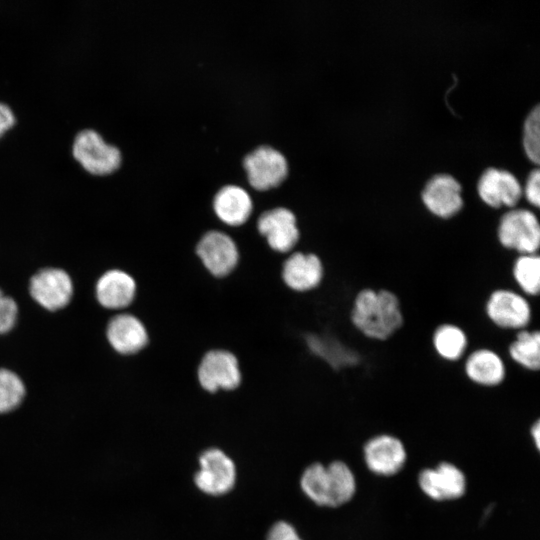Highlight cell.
<instances>
[{
    "label": "cell",
    "instance_id": "obj_1",
    "mask_svg": "<svg viewBox=\"0 0 540 540\" xmlns=\"http://www.w3.org/2000/svg\"><path fill=\"white\" fill-rule=\"evenodd\" d=\"M349 322L354 331L365 340L388 342L405 325L402 301L390 289L363 287L351 301Z\"/></svg>",
    "mask_w": 540,
    "mask_h": 540
},
{
    "label": "cell",
    "instance_id": "obj_2",
    "mask_svg": "<svg viewBox=\"0 0 540 540\" xmlns=\"http://www.w3.org/2000/svg\"><path fill=\"white\" fill-rule=\"evenodd\" d=\"M539 312V299L532 300L511 286L494 288L483 303L487 323L506 334L539 327Z\"/></svg>",
    "mask_w": 540,
    "mask_h": 540
},
{
    "label": "cell",
    "instance_id": "obj_3",
    "mask_svg": "<svg viewBox=\"0 0 540 540\" xmlns=\"http://www.w3.org/2000/svg\"><path fill=\"white\" fill-rule=\"evenodd\" d=\"M304 493L316 504L337 507L349 501L355 492V479L348 466L335 461L324 467L310 465L301 477Z\"/></svg>",
    "mask_w": 540,
    "mask_h": 540
},
{
    "label": "cell",
    "instance_id": "obj_4",
    "mask_svg": "<svg viewBox=\"0 0 540 540\" xmlns=\"http://www.w3.org/2000/svg\"><path fill=\"white\" fill-rule=\"evenodd\" d=\"M494 236L498 246L512 255L539 253V218L529 208L507 209L498 219Z\"/></svg>",
    "mask_w": 540,
    "mask_h": 540
},
{
    "label": "cell",
    "instance_id": "obj_5",
    "mask_svg": "<svg viewBox=\"0 0 540 540\" xmlns=\"http://www.w3.org/2000/svg\"><path fill=\"white\" fill-rule=\"evenodd\" d=\"M465 380L472 386L493 390L508 379L511 365L505 355L490 346L471 348L460 363Z\"/></svg>",
    "mask_w": 540,
    "mask_h": 540
},
{
    "label": "cell",
    "instance_id": "obj_6",
    "mask_svg": "<svg viewBox=\"0 0 540 540\" xmlns=\"http://www.w3.org/2000/svg\"><path fill=\"white\" fill-rule=\"evenodd\" d=\"M196 378L200 388L209 394L235 391L242 381L237 357L222 349L209 350L202 356Z\"/></svg>",
    "mask_w": 540,
    "mask_h": 540
},
{
    "label": "cell",
    "instance_id": "obj_7",
    "mask_svg": "<svg viewBox=\"0 0 540 540\" xmlns=\"http://www.w3.org/2000/svg\"><path fill=\"white\" fill-rule=\"evenodd\" d=\"M256 230L267 246L275 253L288 255L300 240V230L295 213L287 207L275 206L256 217Z\"/></svg>",
    "mask_w": 540,
    "mask_h": 540
},
{
    "label": "cell",
    "instance_id": "obj_8",
    "mask_svg": "<svg viewBox=\"0 0 540 540\" xmlns=\"http://www.w3.org/2000/svg\"><path fill=\"white\" fill-rule=\"evenodd\" d=\"M195 254L203 268L216 279L231 275L239 262L238 247L224 231H206L195 246Z\"/></svg>",
    "mask_w": 540,
    "mask_h": 540
},
{
    "label": "cell",
    "instance_id": "obj_9",
    "mask_svg": "<svg viewBox=\"0 0 540 540\" xmlns=\"http://www.w3.org/2000/svg\"><path fill=\"white\" fill-rule=\"evenodd\" d=\"M72 154L87 172L98 176L113 173L122 160L120 150L92 129L82 130L75 136Z\"/></svg>",
    "mask_w": 540,
    "mask_h": 540
},
{
    "label": "cell",
    "instance_id": "obj_10",
    "mask_svg": "<svg viewBox=\"0 0 540 540\" xmlns=\"http://www.w3.org/2000/svg\"><path fill=\"white\" fill-rule=\"evenodd\" d=\"M29 293L42 308L58 311L69 304L73 296V282L61 268H43L30 278Z\"/></svg>",
    "mask_w": 540,
    "mask_h": 540
},
{
    "label": "cell",
    "instance_id": "obj_11",
    "mask_svg": "<svg viewBox=\"0 0 540 540\" xmlns=\"http://www.w3.org/2000/svg\"><path fill=\"white\" fill-rule=\"evenodd\" d=\"M105 337L113 352L122 357L135 356L149 344L146 326L129 311L118 312L109 319Z\"/></svg>",
    "mask_w": 540,
    "mask_h": 540
},
{
    "label": "cell",
    "instance_id": "obj_12",
    "mask_svg": "<svg viewBox=\"0 0 540 540\" xmlns=\"http://www.w3.org/2000/svg\"><path fill=\"white\" fill-rule=\"evenodd\" d=\"M421 200L426 210L437 219L448 221L464 207L461 184L449 174H437L424 186Z\"/></svg>",
    "mask_w": 540,
    "mask_h": 540
},
{
    "label": "cell",
    "instance_id": "obj_13",
    "mask_svg": "<svg viewBox=\"0 0 540 540\" xmlns=\"http://www.w3.org/2000/svg\"><path fill=\"white\" fill-rule=\"evenodd\" d=\"M250 185L258 191L277 187L286 178L288 165L284 155L269 146H260L244 158Z\"/></svg>",
    "mask_w": 540,
    "mask_h": 540
},
{
    "label": "cell",
    "instance_id": "obj_14",
    "mask_svg": "<svg viewBox=\"0 0 540 540\" xmlns=\"http://www.w3.org/2000/svg\"><path fill=\"white\" fill-rule=\"evenodd\" d=\"M325 268L321 258L311 252L293 251L286 256L281 268L284 285L296 293L316 290L323 282Z\"/></svg>",
    "mask_w": 540,
    "mask_h": 540
},
{
    "label": "cell",
    "instance_id": "obj_15",
    "mask_svg": "<svg viewBox=\"0 0 540 540\" xmlns=\"http://www.w3.org/2000/svg\"><path fill=\"white\" fill-rule=\"evenodd\" d=\"M482 202L490 208L517 207L522 198V186L517 177L503 169H486L477 184Z\"/></svg>",
    "mask_w": 540,
    "mask_h": 540
},
{
    "label": "cell",
    "instance_id": "obj_16",
    "mask_svg": "<svg viewBox=\"0 0 540 540\" xmlns=\"http://www.w3.org/2000/svg\"><path fill=\"white\" fill-rule=\"evenodd\" d=\"M200 470L195 484L206 494L227 493L235 484L236 468L233 461L221 450H206L199 458Z\"/></svg>",
    "mask_w": 540,
    "mask_h": 540
},
{
    "label": "cell",
    "instance_id": "obj_17",
    "mask_svg": "<svg viewBox=\"0 0 540 540\" xmlns=\"http://www.w3.org/2000/svg\"><path fill=\"white\" fill-rule=\"evenodd\" d=\"M137 293L135 279L128 272L110 268L103 272L95 285L98 303L107 310L126 311L133 304Z\"/></svg>",
    "mask_w": 540,
    "mask_h": 540
},
{
    "label": "cell",
    "instance_id": "obj_18",
    "mask_svg": "<svg viewBox=\"0 0 540 540\" xmlns=\"http://www.w3.org/2000/svg\"><path fill=\"white\" fill-rule=\"evenodd\" d=\"M254 201L250 194L237 185L222 187L213 197L212 212L216 219L229 228H239L251 218Z\"/></svg>",
    "mask_w": 540,
    "mask_h": 540
},
{
    "label": "cell",
    "instance_id": "obj_19",
    "mask_svg": "<svg viewBox=\"0 0 540 540\" xmlns=\"http://www.w3.org/2000/svg\"><path fill=\"white\" fill-rule=\"evenodd\" d=\"M433 354L447 364H460L471 348L467 330L454 322H442L435 326L430 336Z\"/></svg>",
    "mask_w": 540,
    "mask_h": 540
},
{
    "label": "cell",
    "instance_id": "obj_20",
    "mask_svg": "<svg viewBox=\"0 0 540 540\" xmlns=\"http://www.w3.org/2000/svg\"><path fill=\"white\" fill-rule=\"evenodd\" d=\"M421 489L432 499L450 500L459 498L465 491V477L453 464L441 463L435 469L420 473Z\"/></svg>",
    "mask_w": 540,
    "mask_h": 540
},
{
    "label": "cell",
    "instance_id": "obj_21",
    "mask_svg": "<svg viewBox=\"0 0 540 540\" xmlns=\"http://www.w3.org/2000/svg\"><path fill=\"white\" fill-rule=\"evenodd\" d=\"M365 460L369 469L380 475L397 473L404 465L406 452L399 439L390 435L372 438L365 446Z\"/></svg>",
    "mask_w": 540,
    "mask_h": 540
},
{
    "label": "cell",
    "instance_id": "obj_22",
    "mask_svg": "<svg viewBox=\"0 0 540 540\" xmlns=\"http://www.w3.org/2000/svg\"><path fill=\"white\" fill-rule=\"evenodd\" d=\"M505 357L511 366L519 370L528 373H539V327H531L515 332L506 346Z\"/></svg>",
    "mask_w": 540,
    "mask_h": 540
},
{
    "label": "cell",
    "instance_id": "obj_23",
    "mask_svg": "<svg viewBox=\"0 0 540 540\" xmlns=\"http://www.w3.org/2000/svg\"><path fill=\"white\" fill-rule=\"evenodd\" d=\"M512 286L532 300H538L540 294V255H515L510 264Z\"/></svg>",
    "mask_w": 540,
    "mask_h": 540
},
{
    "label": "cell",
    "instance_id": "obj_24",
    "mask_svg": "<svg viewBox=\"0 0 540 540\" xmlns=\"http://www.w3.org/2000/svg\"><path fill=\"white\" fill-rule=\"evenodd\" d=\"M26 394L24 382L14 371L0 368V414L16 409Z\"/></svg>",
    "mask_w": 540,
    "mask_h": 540
},
{
    "label": "cell",
    "instance_id": "obj_25",
    "mask_svg": "<svg viewBox=\"0 0 540 540\" xmlns=\"http://www.w3.org/2000/svg\"><path fill=\"white\" fill-rule=\"evenodd\" d=\"M523 147L528 159L538 164L540 160V108L538 105L529 112L525 119Z\"/></svg>",
    "mask_w": 540,
    "mask_h": 540
},
{
    "label": "cell",
    "instance_id": "obj_26",
    "mask_svg": "<svg viewBox=\"0 0 540 540\" xmlns=\"http://www.w3.org/2000/svg\"><path fill=\"white\" fill-rule=\"evenodd\" d=\"M18 312L16 301L4 295L0 288V335L12 330L17 321Z\"/></svg>",
    "mask_w": 540,
    "mask_h": 540
},
{
    "label": "cell",
    "instance_id": "obj_27",
    "mask_svg": "<svg viewBox=\"0 0 540 540\" xmlns=\"http://www.w3.org/2000/svg\"><path fill=\"white\" fill-rule=\"evenodd\" d=\"M522 195L526 201L535 209L540 206V172L538 168L532 170L527 178L525 187L522 188Z\"/></svg>",
    "mask_w": 540,
    "mask_h": 540
},
{
    "label": "cell",
    "instance_id": "obj_28",
    "mask_svg": "<svg viewBox=\"0 0 540 540\" xmlns=\"http://www.w3.org/2000/svg\"><path fill=\"white\" fill-rule=\"evenodd\" d=\"M267 540H301L296 530L287 522L275 523L268 532Z\"/></svg>",
    "mask_w": 540,
    "mask_h": 540
},
{
    "label": "cell",
    "instance_id": "obj_29",
    "mask_svg": "<svg viewBox=\"0 0 540 540\" xmlns=\"http://www.w3.org/2000/svg\"><path fill=\"white\" fill-rule=\"evenodd\" d=\"M15 121L11 108L0 102V138L14 126Z\"/></svg>",
    "mask_w": 540,
    "mask_h": 540
},
{
    "label": "cell",
    "instance_id": "obj_30",
    "mask_svg": "<svg viewBox=\"0 0 540 540\" xmlns=\"http://www.w3.org/2000/svg\"><path fill=\"white\" fill-rule=\"evenodd\" d=\"M532 437L536 443L537 448L540 447V421L536 420L531 428Z\"/></svg>",
    "mask_w": 540,
    "mask_h": 540
}]
</instances>
